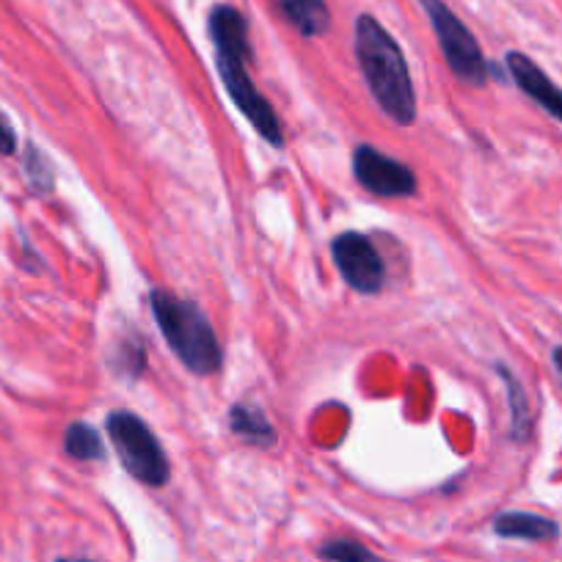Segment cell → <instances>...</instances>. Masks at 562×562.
Segmentation results:
<instances>
[{"instance_id":"1","label":"cell","mask_w":562,"mask_h":562,"mask_svg":"<svg viewBox=\"0 0 562 562\" xmlns=\"http://www.w3.org/2000/svg\"><path fill=\"white\" fill-rule=\"evenodd\" d=\"M210 36H213L221 80H224L237 111L251 122V127L268 140L270 147H281L284 133H281L279 116L270 108V102L254 89L251 75H248L251 47H248L246 18L232 7H215L210 14Z\"/></svg>"},{"instance_id":"2","label":"cell","mask_w":562,"mask_h":562,"mask_svg":"<svg viewBox=\"0 0 562 562\" xmlns=\"http://www.w3.org/2000/svg\"><path fill=\"white\" fill-rule=\"evenodd\" d=\"M356 58H359L367 89L375 97L381 111L403 127L414 122L416 94L408 64H405L397 42L370 14L359 18V23H356Z\"/></svg>"},{"instance_id":"3","label":"cell","mask_w":562,"mask_h":562,"mask_svg":"<svg viewBox=\"0 0 562 562\" xmlns=\"http://www.w3.org/2000/svg\"><path fill=\"white\" fill-rule=\"evenodd\" d=\"M149 310L158 321L160 334L177 359L196 375H213L221 367V348L207 315L191 301L177 299L166 290H153Z\"/></svg>"},{"instance_id":"4","label":"cell","mask_w":562,"mask_h":562,"mask_svg":"<svg viewBox=\"0 0 562 562\" xmlns=\"http://www.w3.org/2000/svg\"><path fill=\"white\" fill-rule=\"evenodd\" d=\"M108 436H111V445L116 450L122 467L133 474L138 483L160 485L169 480V461H166V452L160 447V441L155 439V434L149 430V425L144 419H138L130 411H113L105 422Z\"/></svg>"},{"instance_id":"5","label":"cell","mask_w":562,"mask_h":562,"mask_svg":"<svg viewBox=\"0 0 562 562\" xmlns=\"http://www.w3.org/2000/svg\"><path fill=\"white\" fill-rule=\"evenodd\" d=\"M419 3L425 7V12H428L430 25H434L436 36H439L441 53H445L452 72H456L463 83L483 86L485 78H488V69H485L483 53H480V45L474 42V36L469 34L467 25L447 9L445 0H419Z\"/></svg>"},{"instance_id":"6","label":"cell","mask_w":562,"mask_h":562,"mask_svg":"<svg viewBox=\"0 0 562 562\" xmlns=\"http://www.w3.org/2000/svg\"><path fill=\"white\" fill-rule=\"evenodd\" d=\"M334 262H337L339 276L356 293H378L386 281V265L378 254L375 243L359 232H345L331 243Z\"/></svg>"},{"instance_id":"7","label":"cell","mask_w":562,"mask_h":562,"mask_svg":"<svg viewBox=\"0 0 562 562\" xmlns=\"http://www.w3.org/2000/svg\"><path fill=\"white\" fill-rule=\"evenodd\" d=\"M353 175L370 193L383 199H405L416 193V177L400 160L386 158L375 147H359L353 153Z\"/></svg>"},{"instance_id":"8","label":"cell","mask_w":562,"mask_h":562,"mask_svg":"<svg viewBox=\"0 0 562 562\" xmlns=\"http://www.w3.org/2000/svg\"><path fill=\"white\" fill-rule=\"evenodd\" d=\"M507 67H510V75L518 83V89L532 97L543 111H549L551 116L562 122V91L546 78L543 69L532 58L521 56V53H510L507 56Z\"/></svg>"},{"instance_id":"9","label":"cell","mask_w":562,"mask_h":562,"mask_svg":"<svg viewBox=\"0 0 562 562\" xmlns=\"http://www.w3.org/2000/svg\"><path fill=\"white\" fill-rule=\"evenodd\" d=\"M496 535L518 540H554L560 535L551 518L535 516V513H502L494 521Z\"/></svg>"},{"instance_id":"10","label":"cell","mask_w":562,"mask_h":562,"mask_svg":"<svg viewBox=\"0 0 562 562\" xmlns=\"http://www.w3.org/2000/svg\"><path fill=\"white\" fill-rule=\"evenodd\" d=\"M229 425H232V434L240 436L243 441L254 447H270L276 441V430L265 414L254 405H232L229 411Z\"/></svg>"},{"instance_id":"11","label":"cell","mask_w":562,"mask_h":562,"mask_svg":"<svg viewBox=\"0 0 562 562\" xmlns=\"http://www.w3.org/2000/svg\"><path fill=\"white\" fill-rule=\"evenodd\" d=\"M279 3L284 9V14H288L290 23L304 36H321L331 25L326 0H279Z\"/></svg>"},{"instance_id":"12","label":"cell","mask_w":562,"mask_h":562,"mask_svg":"<svg viewBox=\"0 0 562 562\" xmlns=\"http://www.w3.org/2000/svg\"><path fill=\"white\" fill-rule=\"evenodd\" d=\"M64 450L75 461H102L105 458V445H102L100 434L86 422L69 425L67 434H64Z\"/></svg>"},{"instance_id":"13","label":"cell","mask_w":562,"mask_h":562,"mask_svg":"<svg viewBox=\"0 0 562 562\" xmlns=\"http://www.w3.org/2000/svg\"><path fill=\"white\" fill-rule=\"evenodd\" d=\"M499 375L502 381L507 383V392H510V408H513V436L518 441L527 439L529 434V414H527V397H524L521 386H518L516 378L507 372V367H499Z\"/></svg>"},{"instance_id":"14","label":"cell","mask_w":562,"mask_h":562,"mask_svg":"<svg viewBox=\"0 0 562 562\" xmlns=\"http://www.w3.org/2000/svg\"><path fill=\"white\" fill-rule=\"evenodd\" d=\"M321 554L328 562H381L367 546L356 543V540H331L323 546Z\"/></svg>"},{"instance_id":"15","label":"cell","mask_w":562,"mask_h":562,"mask_svg":"<svg viewBox=\"0 0 562 562\" xmlns=\"http://www.w3.org/2000/svg\"><path fill=\"white\" fill-rule=\"evenodd\" d=\"M14 133L12 127H9V122L3 116H0V155H12L14 153Z\"/></svg>"},{"instance_id":"16","label":"cell","mask_w":562,"mask_h":562,"mask_svg":"<svg viewBox=\"0 0 562 562\" xmlns=\"http://www.w3.org/2000/svg\"><path fill=\"white\" fill-rule=\"evenodd\" d=\"M554 367L560 370V375H562V348L554 350Z\"/></svg>"},{"instance_id":"17","label":"cell","mask_w":562,"mask_h":562,"mask_svg":"<svg viewBox=\"0 0 562 562\" xmlns=\"http://www.w3.org/2000/svg\"><path fill=\"white\" fill-rule=\"evenodd\" d=\"M58 562H89V560H58Z\"/></svg>"}]
</instances>
